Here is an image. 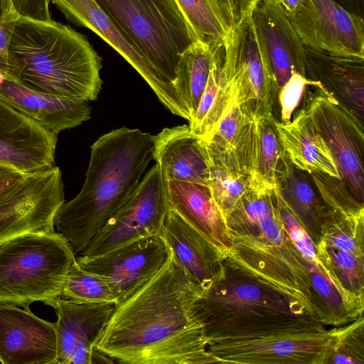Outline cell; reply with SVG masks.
Instances as JSON below:
<instances>
[{"label":"cell","instance_id":"obj_18","mask_svg":"<svg viewBox=\"0 0 364 364\" xmlns=\"http://www.w3.org/2000/svg\"><path fill=\"white\" fill-rule=\"evenodd\" d=\"M47 305L56 313L55 364H92L95 347L115 304H77L58 297Z\"/></svg>","mask_w":364,"mask_h":364},{"label":"cell","instance_id":"obj_16","mask_svg":"<svg viewBox=\"0 0 364 364\" xmlns=\"http://www.w3.org/2000/svg\"><path fill=\"white\" fill-rule=\"evenodd\" d=\"M258 46L277 90L294 70L306 77L304 45L277 0H259L252 13Z\"/></svg>","mask_w":364,"mask_h":364},{"label":"cell","instance_id":"obj_5","mask_svg":"<svg viewBox=\"0 0 364 364\" xmlns=\"http://www.w3.org/2000/svg\"><path fill=\"white\" fill-rule=\"evenodd\" d=\"M75 255L70 243L55 231L5 241L0 245V303L28 308L60 297Z\"/></svg>","mask_w":364,"mask_h":364},{"label":"cell","instance_id":"obj_19","mask_svg":"<svg viewBox=\"0 0 364 364\" xmlns=\"http://www.w3.org/2000/svg\"><path fill=\"white\" fill-rule=\"evenodd\" d=\"M58 135L0 99V164L31 173L54 166Z\"/></svg>","mask_w":364,"mask_h":364},{"label":"cell","instance_id":"obj_30","mask_svg":"<svg viewBox=\"0 0 364 364\" xmlns=\"http://www.w3.org/2000/svg\"><path fill=\"white\" fill-rule=\"evenodd\" d=\"M220 44L223 43H208L196 41L180 55L176 77L172 85L189 112L190 120L198 108L208 79L216 48Z\"/></svg>","mask_w":364,"mask_h":364},{"label":"cell","instance_id":"obj_23","mask_svg":"<svg viewBox=\"0 0 364 364\" xmlns=\"http://www.w3.org/2000/svg\"><path fill=\"white\" fill-rule=\"evenodd\" d=\"M161 237L203 289L220 274L226 256L173 209L167 212Z\"/></svg>","mask_w":364,"mask_h":364},{"label":"cell","instance_id":"obj_36","mask_svg":"<svg viewBox=\"0 0 364 364\" xmlns=\"http://www.w3.org/2000/svg\"><path fill=\"white\" fill-rule=\"evenodd\" d=\"M61 298L77 304L118 302V296L105 278L73 264L65 280Z\"/></svg>","mask_w":364,"mask_h":364},{"label":"cell","instance_id":"obj_17","mask_svg":"<svg viewBox=\"0 0 364 364\" xmlns=\"http://www.w3.org/2000/svg\"><path fill=\"white\" fill-rule=\"evenodd\" d=\"M55 322L35 315L28 308L0 303V363L55 364Z\"/></svg>","mask_w":364,"mask_h":364},{"label":"cell","instance_id":"obj_31","mask_svg":"<svg viewBox=\"0 0 364 364\" xmlns=\"http://www.w3.org/2000/svg\"><path fill=\"white\" fill-rule=\"evenodd\" d=\"M210 186L213 198L225 219L251 187V181L242 165L210 142H206Z\"/></svg>","mask_w":364,"mask_h":364},{"label":"cell","instance_id":"obj_21","mask_svg":"<svg viewBox=\"0 0 364 364\" xmlns=\"http://www.w3.org/2000/svg\"><path fill=\"white\" fill-rule=\"evenodd\" d=\"M292 242L308 272L317 320L323 326H340L363 315L364 300L346 293L336 283L318 259L316 246L307 234L296 233Z\"/></svg>","mask_w":364,"mask_h":364},{"label":"cell","instance_id":"obj_4","mask_svg":"<svg viewBox=\"0 0 364 364\" xmlns=\"http://www.w3.org/2000/svg\"><path fill=\"white\" fill-rule=\"evenodd\" d=\"M102 58L87 39L54 21L20 18L9 49V74L26 87L73 100H95Z\"/></svg>","mask_w":364,"mask_h":364},{"label":"cell","instance_id":"obj_28","mask_svg":"<svg viewBox=\"0 0 364 364\" xmlns=\"http://www.w3.org/2000/svg\"><path fill=\"white\" fill-rule=\"evenodd\" d=\"M224 44L218 46L208 79L198 108L188 127L193 133L208 141L232 95L230 77L223 65Z\"/></svg>","mask_w":364,"mask_h":364},{"label":"cell","instance_id":"obj_13","mask_svg":"<svg viewBox=\"0 0 364 364\" xmlns=\"http://www.w3.org/2000/svg\"><path fill=\"white\" fill-rule=\"evenodd\" d=\"M73 24L85 27L118 52L145 80L160 102L171 113L187 120L190 114L173 85L164 81L131 40L108 16L95 0H49Z\"/></svg>","mask_w":364,"mask_h":364},{"label":"cell","instance_id":"obj_12","mask_svg":"<svg viewBox=\"0 0 364 364\" xmlns=\"http://www.w3.org/2000/svg\"><path fill=\"white\" fill-rule=\"evenodd\" d=\"M251 16L230 31L223 65L238 101L253 117L272 113V94L277 89L261 55Z\"/></svg>","mask_w":364,"mask_h":364},{"label":"cell","instance_id":"obj_32","mask_svg":"<svg viewBox=\"0 0 364 364\" xmlns=\"http://www.w3.org/2000/svg\"><path fill=\"white\" fill-rule=\"evenodd\" d=\"M252 118L238 101L232 85L231 100L207 142L239 161L244 168V156Z\"/></svg>","mask_w":364,"mask_h":364},{"label":"cell","instance_id":"obj_34","mask_svg":"<svg viewBox=\"0 0 364 364\" xmlns=\"http://www.w3.org/2000/svg\"><path fill=\"white\" fill-rule=\"evenodd\" d=\"M318 259L336 283L346 293L364 299V258L320 242Z\"/></svg>","mask_w":364,"mask_h":364},{"label":"cell","instance_id":"obj_8","mask_svg":"<svg viewBox=\"0 0 364 364\" xmlns=\"http://www.w3.org/2000/svg\"><path fill=\"white\" fill-rule=\"evenodd\" d=\"M311 95L308 106L315 128L328 146L338 170L341 181L361 204L364 202L362 122L341 105L329 90Z\"/></svg>","mask_w":364,"mask_h":364},{"label":"cell","instance_id":"obj_25","mask_svg":"<svg viewBox=\"0 0 364 364\" xmlns=\"http://www.w3.org/2000/svg\"><path fill=\"white\" fill-rule=\"evenodd\" d=\"M276 190L281 201L316 246L333 210L313 188L306 172L291 164L284 154L277 174Z\"/></svg>","mask_w":364,"mask_h":364},{"label":"cell","instance_id":"obj_45","mask_svg":"<svg viewBox=\"0 0 364 364\" xmlns=\"http://www.w3.org/2000/svg\"><path fill=\"white\" fill-rule=\"evenodd\" d=\"M286 14H291L298 9L303 0H277Z\"/></svg>","mask_w":364,"mask_h":364},{"label":"cell","instance_id":"obj_43","mask_svg":"<svg viewBox=\"0 0 364 364\" xmlns=\"http://www.w3.org/2000/svg\"><path fill=\"white\" fill-rule=\"evenodd\" d=\"M21 18L38 21L52 20L49 11V0H11Z\"/></svg>","mask_w":364,"mask_h":364},{"label":"cell","instance_id":"obj_46","mask_svg":"<svg viewBox=\"0 0 364 364\" xmlns=\"http://www.w3.org/2000/svg\"><path fill=\"white\" fill-rule=\"evenodd\" d=\"M5 75H6L4 73H3L1 71H0V85L3 82V80H4Z\"/></svg>","mask_w":364,"mask_h":364},{"label":"cell","instance_id":"obj_26","mask_svg":"<svg viewBox=\"0 0 364 364\" xmlns=\"http://www.w3.org/2000/svg\"><path fill=\"white\" fill-rule=\"evenodd\" d=\"M275 127L284 154L295 167L341 180L332 154L305 107L287 123L275 121Z\"/></svg>","mask_w":364,"mask_h":364},{"label":"cell","instance_id":"obj_3","mask_svg":"<svg viewBox=\"0 0 364 364\" xmlns=\"http://www.w3.org/2000/svg\"><path fill=\"white\" fill-rule=\"evenodd\" d=\"M153 135L122 127L100 136L91 146L85 181L80 193L59 208L55 226L81 254L121 208L153 159Z\"/></svg>","mask_w":364,"mask_h":364},{"label":"cell","instance_id":"obj_29","mask_svg":"<svg viewBox=\"0 0 364 364\" xmlns=\"http://www.w3.org/2000/svg\"><path fill=\"white\" fill-rule=\"evenodd\" d=\"M306 77L329 90L355 91L363 96L364 58L332 55L304 46Z\"/></svg>","mask_w":364,"mask_h":364},{"label":"cell","instance_id":"obj_40","mask_svg":"<svg viewBox=\"0 0 364 364\" xmlns=\"http://www.w3.org/2000/svg\"><path fill=\"white\" fill-rule=\"evenodd\" d=\"M20 16L11 0H0V71L9 74V49Z\"/></svg>","mask_w":364,"mask_h":364},{"label":"cell","instance_id":"obj_7","mask_svg":"<svg viewBox=\"0 0 364 364\" xmlns=\"http://www.w3.org/2000/svg\"><path fill=\"white\" fill-rule=\"evenodd\" d=\"M168 209L166 180L156 164L80 257L100 255L133 241L161 236Z\"/></svg>","mask_w":364,"mask_h":364},{"label":"cell","instance_id":"obj_10","mask_svg":"<svg viewBox=\"0 0 364 364\" xmlns=\"http://www.w3.org/2000/svg\"><path fill=\"white\" fill-rule=\"evenodd\" d=\"M64 203L58 167L31 173L19 191L0 200V245L22 234L55 231V218Z\"/></svg>","mask_w":364,"mask_h":364},{"label":"cell","instance_id":"obj_2","mask_svg":"<svg viewBox=\"0 0 364 364\" xmlns=\"http://www.w3.org/2000/svg\"><path fill=\"white\" fill-rule=\"evenodd\" d=\"M208 346L275 333L325 330L298 299L230 255L193 304Z\"/></svg>","mask_w":364,"mask_h":364},{"label":"cell","instance_id":"obj_20","mask_svg":"<svg viewBox=\"0 0 364 364\" xmlns=\"http://www.w3.org/2000/svg\"><path fill=\"white\" fill-rule=\"evenodd\" d=\"M0 99L46 131L58 135L90 118L89 101L73 100L39 92L5 75Z\"/></svg>","mask_w":364,"mask_h":364},{"label":"cell","instance_id":"obj_24","mask_svg":"<svg viewBox=\"0 0 364 364\" xmlns=\"http://www.w3.org/2000/svg\"><path fill=\"white\" fill-rule=\"evenodd\" d=\"M166 191L169 208L178 213L227 256L232 239L210 188L199 183L171 180L166 181Z\"/></svg>","mask_w":364,"mask_h":364},{"label":"cell","instance_id":"obj_1","mask_svg":"<svg viewBox=\"0 0 364 364\" xmlns=\"http://www.w3.org/2000/svg\"><path fill=\"white\" fill-rule=\"evenodd\" d=\"M202 291L170 250L159 271L115 304L95 349L126 364L217 363L193 311Z\"/></svg>","mask_w":364,"mask_h":364},{"label":"cell","instance_id":"obj_42","mask_svg":"<svg viewBox=\"0 0 364 364\" xmlns=\"http://www.w3.org/2000/svg\"><path fill=\"white\" fill-rule=\"evenodd\" d=\"M31 173H23L10 166L0 164V200L19 191Z\"/></svg>","mask_w":364,"mask_h":364},{"label":"cell","instance_id":"obj_41","mask_svg":"<svg viewBox=\"0 0 364 364\" xmlns=\"http://www.w3.org/2000/svg\"><path fill=\"white\" fill-rule=\"evenodd\" d=\"M230 31L238 27L252 13L259 0H211Z\"/></svg>","mask_w":364,"mask_h":364},{"label":"cell","instance_id":"obj_11","mask_svg":"<svg viewBox=\"0 0 364 364\" xmlns=\"http://www.w3.org/2000/svg\"><path fill=\"white\" fill-rule=\"evenodd\" d=\"M287 16L305 46L364 58V19L333 1L303 0L296 11Z\"/></svg>","mask_w":364,"mask_h":364},{"label":"cell","instance_id":"obj_22","mask_svg":"<svg viewBox=\"0 0 364 364\" xmlns=\"http://www.w3.org/2000/svg\"><path fill=\"white\" fill-rule=\"evenodd\" d=\"M153 159L166 181H180L209 187L210 164L205 141L187 125L164 128L153 136Z\"/></svg>","mask_w":364,"mask_h":364},{"label":"cell","instance_id":"obj_39","mask_svg":"<svg viewBox=\"0 0 364 364\" xmlns=\"http://www.w3.org/2000/svg\"><path fill=\"white\" fill-rule=\"evenodd\" d=\"M308 85L328 90L321 82L307 78L295 70L292 72L289 80L279 89V102L282 123L291 121L292 114L299 105Z\"/></svg>","mask_w":364,"mask_h":364},{"label":"cell","instance_id":"obj_35","mask_svg":"<svg viewBox=\"0 0 364 364\" xmlns=\"http://www.w3.org/2000/svg\"><path fill=\"white\" fill-rule=\"evenodd\" d=\"M197 41L223 43L230 30L211 0H175Z\"/></svg>","mask_w":364,"mask_h":364},{"label":"cell","instance_id":"obj_9","mask_svg":"<svg viewBox=\"0 0 364 364\" xmlns=\"http://www.w3.org/2000/svg\"><path fill=\"white\" fill-rule=\"evenodd\" d=\"M333 343L331 330L291 332L211 344L219 363L328 364Z\"/></svg>","mask_w":364,"mask_h":364},{"label":"cell","instance_id":"obj_27","mask_svg":"<svg viewBox=\"0 0 364 364\" xmlns=\"http://www.w3.org/2000/svg\"><path fill=\"white\" fill-rule=\"evenodd\" d=\"M272 113L253 116L245 152L244 168L251 187L259 191H273L283 150Z\"/></svg>","mask_w":364,"mask_h":364},{"label":"cell","instance_id":"obj_37","mask_svg":"<svg viewBox=\"0 0 364 364\" xmlns=\"http://www.w3.org/2000/svg\"><path fill=\"white\" fill-rule=\"evenodd\" d=\"M320 242L364 258V213L346 215L334 210Z\"/></svg>","mask_w":364,"mask_h":364},{"label":"cell","instance_id":"obj_38","mask_svg":"<svg viewBox=\"0 0 364 364\" xmlns=\"http://www.w3.org/2000/svg\"><path fill=\"white\" fill-rule=\"evenodd\" d=\"M331 331L333 343L328 364H363V314L350 323L335 327Z\"/></svg>","mask_w":364,"mask_h":364},{"label":"cell","instance_id":"obj_33","mask_svg":"<svg viewBox=\"0 0 364 364\" xmlns=\"http://www.w3.org/2000/svg\"><path fill=\"white\" fill-rule=\"evenodd\" d=\"M280 205L276 188L259 191L250 187L225 218L230 235L250 237L259 223Z\"/></svg>","mask_w":364,"mask_h":364},{"label":"cell","instance_id":"obj_15","mask_svg":"<svg viewBox=\"0 0 364 364\" xmlns=\"http://www.w3.org/2000/svg\"><path fill=\"white\" fill-rule=\"evenodd\" d=\"M169 255L170 249L164 239L155 236L131 242L100 255L78 257L76 260L82 269L105 278L119 302L154 276Z\"/></svg>","mask_w":364,"mask_h":364},{"label":"cell","instance_id":"obj_44","mask_svg":"<svg viewBox=\"0 0 364 364\" xmlns=\"http://www.w3.org/2000/svg\"><path fill=\"white\" fill-rule=\"evenodd\" d=\"M349 13L364 19V0H331Z\"/></svg>","mask_w":364,"mask_h":364},{"label":"cell","instance_id":"obj_14","mask_svg":"<svg viewBox=\"0 0 364 364\" xmlns=\"http://www.w3.org/2000/svg\"><path fill=\"white\" fill-rule=\"evenodd\" d=\"M231 237L232 244L228 255L300 300L314 314L308 272L289 235L283 242L277 244L240 235Z\"/></svg>","mask_w":364,"mask_h":364},{"label":"cell","instance_id":"obj_6","mask_svg":"<svg viewBox=\"0 0 364 364\" xmlns=\"http://www.w3.org/2000/svg\"><path fill=\"white\" fill-rule=\"evenodd\" d=\"M157 74L172 85L181 53L196 40L175 0H95Z\"/></svg>","mask_w":364,"mask_h":364}]
</instances>
